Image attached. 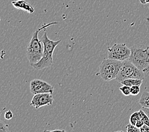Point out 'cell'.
Here are the masks:
<instances>
[{
  "mask_svg": "<svg viewBox=\"0 0 149 132\" xmlns=\"http://www.w3.org/2000/svg\"><path fill=\"white\" fill-rule=\"evenodd\" d=\"M142 110H143L146 114L148 116V117H149V108H146V107H142Z\"/></svg>",
  "mask_w": 149,
  "mask_h": 132,
  "instance_id": "22",
  "label": "cell"
},
{
  "mask_svg": "<svg viewBox=\"0 0 149 132\" xmlns=\"http://www.w3.org/2000/svg\"><path fill=\"white\" fill-rule=\"evenodd\" d=\"M12 4L15 8L21 10L22 11L28 12L29 13H33L35 12V9L33 6L26 2L24 0H17V1H12Z\"/></svg>",
  "mask_w": 149,
  "mask_h": 132,
  "instance_id": "9",
  "label": "cell"
},
{
  "mask_svg": "<svg viewBox=\"0 0 149 132\" xmlns=\"http://www.w3.org/2000/svg\"><path fill=\"white\" fill-rule=\"evenodd\" d=\"M140 92V86H133L131 87V95L133 96L138 95Z\"/></svg>",
  "mask_w": 149,
  "mask_h": 132,
  "instance_id": "15",
  "label": "cell"
},
{
  "mask_svg": "<svg viewBox=\"0 0 149 132\" xmlns=\"http://www.w3.org/2000/svg\"><path fill=\"white\" fill-rule=\"evenodd\" d=\"M139 104L143 107L149 108V92L144 91L142 93L140 99L139 100Z\"/></svg>",
  "mask_w": 149,
  "mask_h": 132,
  "instance_id": "11",
  "label": "cell"
},
{
  "mask_svg": "<svg viewBox=\"0 0 149 132\" xmlns=\"http://www.w3.org/2000/svg\"><path fill=\"white\" fill-rule=\"evenodd\" d=\"M8 125L5 124L3 121L0 120V132H10Z\"/></svg>",
  "mask_w": 149,
  "mask_h": 132,
  "instance_id": "16",
  "label": "cell"
},
{
  "mask_svg": "<svg viewBox=\"0 0 149 132\" xmlns=\"http://www.w3.org/2000/svg\"><path fill=\"white\" fill-rule=\"evenodd\" d=\"M13 116V115L12 112L10 110H9L8 111H6V113H5V118L6 120H10L12 119Z\"/></svg>",
  "mask_w": 149,
  "mask_h": 132,
  "instance_id": "18",
  "label": "cell"
},
{
  "mask_svg": "<svg viewBox=\"0 0 149 132\" xmlns=\"http://www.w3.org/2000/svg\"><path fill=\"white\" fill-rule=\"evenodd\" d=\"M41 41L43 45V53L42 59L36 64H31V66L36 70H42L52 66L53 61V53L56 46L61 41V40H50L47 36V31H45L42 36Z\"/></svg>",
  "mask_w": 149,
  "mask_h": 132,
  "instance_id": "2",
  "label": "cell"
},
{
  "mask_svg": "<svg viewBox=\"0 0 149 132\" xmlns=\"http://www.w3.org/2000/svg\"><path fill=\"white\" fill-rule=\"evenodd\" d=\"M43 132H68L65 130H45Z\"/></svg>",
  "mask_w": 149,
  "mask_h": 132,
  "instance_id": "21",
  "label": "cell"
},
{
  "mask_svg": "<svg viewBox=\"0 0 149 132\" xmlns=\"http://www.w3.org/2000/svg\"><path fill=\"white\" fill-rule=\"evenodd\" d=\"M140 120H141V115H140V111H136L131 114V116L130 118V123L132 125L135 126V124H136L137 122Z\"/></svg>",
  "mask_w": 149,
  "mask_h": 132,
  "instance_id": "12",
  "label": "cell"
},
{
  "mask_svg": "<svg viewBox=\"0 0 149 132\" xmlns=\"http://www.w3.org/2000/svg\"><path fill=\"white\" fill-rule=\"evenodd\" d=\"M131 55V49L125 43H116L108 48V59L123 61L127 60Z\"/></svg>",
  "mask_w": 149,
  "mask_h": 132,
  "instance_id": "6",
  "label": "cell"
},
{
  "mask_svg": "<svg viewBox=\"0 0 149 132\" xmlns=\"http://www.w3.org/2000/svg\"><path fill=\"white\" fill-rule=\"evenodd\" d=\"M53 101L54 99L52 93H38L34 95L30 105L35 107V109H39L43 106H50L52 104Z\"/></svg>",
  "mask_w": 149,
  "mask_h": 132,
  "instance_id": "8",
  "label": "cell"
},
{
  "mask_svg": "<svg viewBox=\"0 0 149 132\" xmlns=\"http://www.w3.org/2000/svg\"><path fill=\"white\" fill-rule=\"evenodd\" d=\"M138 132H141V131H140H140H139Z\"/></svg>",
  "mask_w": 149,
  "mask_h": 132,
  "instance_id": "26",
  "label": "cell"
},
{
  "mask_svg": "<svg viewBox=\"0 0 149 132\" xmlns=\"http://www.w3.org/2000/svg\"><path fill=\"white\" fill-rule=\"evenodd\" d=\"M123 62L113 59H104L100 66L99 75L105 81L116 79Z\"/></svg>",
  "mask_w": 149,
  "mask_h": 132,
  "instance_id": "4",
  "label": "cell"
},
{
  "mask_svg": "<svg viewBox=\"0 0 149 132\" xmlns=\"http://www.w3.org/2000/svg\"><path fill=\"white\" fill-rule=\"evenodd\" d=\"M141 132H149V126L147 124H144L143 126L140 128Z\"/></svg>",
  "mask_w": 149,
  "mask_h": 132,
  "instance_id": "19",
  "label": "cell"
},
{
  "mask_svg": "<svg viewBox=\"0 0 149 132\" xmlns=\"http://www.w3.org/2000/svg\"><path fill=\"white\" fill-rule=\"evenodd\" d=\"M30 91L33 95L45 93H54V87L46 81L41 79H33L30 83Z\"/></svg>",
  "mask_w": 149,
  "mask_h": 132,
  "instance_id": "7",
  "label": "cell"
},
{
  "mask_svg": "<svg viewBox=\"0 0 149 132\" xmlns=\"http://www.w3.org/2000/svg\"><path fill=\"white\" fill-rule=\"evenodd\" d=\"M145 1L147 3H149V0H145Z\"/></svg>",
  "mask_w": 149,
  "mask_h": 132,
  "instance_id": "24",
  "label": "cell"
},
{
  "mask_svg": "<svg viewBox=\"0 0 149 132\" xmlns=\"http://www.w3.org/2000/svg\"><path fill=\"white\" fill-rule=\"evenodd\" d=\"M139 111H140L141 115V120L144 122L145 124H147L148 126H149V117H148L146 113H145L142 109H140Z\"/></svg>",
  "mask_w": 149,
  "mask_h": 132,
  "instance_id": "14",
  "label": "cell"
},
{
  "mask_svg": "<svg viewBox=\"0 0 149 132\" xmlns=\"http://www.w3.org/2000/svg\"><path fill=\"white\" fill-rule=\"evenodd\" d=\"M58 23L57 22H51L43 25L41 28L37 29L34 32L32 38L27 46L26 55L30 64H33L39 62L42 59L43 53V45H42V41L38 38V34L42 30H45L50 26Z\"/></svg>",
  "mask_w": 149,
  "mask_h": 132,
  "instance_id": "1",
  "label": "cell"
},
{
  "mask_svg": "<svg viewBox=\"0 0 149 132\" xmlns=\"http://www.w3.org/2000/svg\"><path fill=\"white\" fill-rule=\"evenodd\" d=\"M114 132H124L123 131H114Z\"/></svg>",
  "mask_w": 149,
  "mask_h": 132,
  "instance_id": "25",
  "label": "cell"
},
{
  "mask_svg": "<svg viewBox=\"0 0 149 132\" xmlns=\"http://www.w3.org/2000/svg\"><path fill=\"white\" fill-rule=\"evenodd\" d=\"M127 132H138L140 131V128H138L134 125H132L131 124H128L126 126Z\"/></svg>",
  "mask_w": 149,
  "mask_h": 132,
  "instance_id": "17",
  "label": "cell"
},
{
  "mask_svg": "<svg viewBox=\"0 0 149 132\" xmlns=\"http://www.w3.org/2000/svg\"><path fill=\"white\" fill-rule=\"evenodd\" d=\"M142 83H143V80L139 79H127L120 82V83L123 84V85H126L130 87H131L133 86H140Z\"/></svg>",
  "mask_w": 149,
  "mask_h": 132,
  "instance_id": "10",
  "label": "cell"
},
{
  "mask_svg": "<svg viewBox=\"0 0 149 132\" xmlns=\"http://www.w3.org/2000/svg\"><path fill=\"white\" fill-rule=\"evenodd\" d=\"M128 60L143 73H149V46L133 45Z\"/></svg>",
  "mask_w": 149,
  "mask_h": 132,
  "instance_id": "3",
  "label": "cell"
},
{
  "mask_svg": "<svg viewBox=\"0 0 149 132\" xmlns=\"http://www.w3.org/2000/svg\"><path fill=\"white\" fill-rule=\"evenodd\" d=\"M0 115H1V113H0Z\"/></svg>",
  "mask_w": 149,
  "mask_h": 132,
  "instance_id": "27",
  "label": "cell"
},
{
  "mask_svg": "<svg viewBox=\"0 0 149 132\" xmlns=\"http://www.w3.org/2000/svg\"><path fill=\"white\" fill-rule=\"evenodd\" d=\"M140 3H141V4H143V5H146L147 4V3L145 2V0H140Z\"/></svg>",
  "mask_w": 149,
  "mask_h": 132,
  "instance_id": "23",
  "label": "cell"
},
{
  "mask_svg": "<svg viewBox=\"0 0 149 132\" xmlns=\"http://www.w3.org/2000/svg\"><path fill=\"white\" fill-rule=\"evenodd\" d=\"M127 79H144V74L128 59L123 62L121 68L119 70L116 80L120 83Z\"/></svg>",
  "mask_w": 149,
  "mask_h": 132,
  "instance_id": "5",
  "label": "cell"
},
{
  "mask_svg": "<svg viewBox=\"0 0 149 132\" xmlns=\"http://www.w3.org/2000/svg\"><path fill=\"white\" fill-rule=\"evenodd\" d=\"M119 90L121 91L122 93H123L124 96L129 97L131 95V87L126 86V85H123L119 88Z\"/></svg>",
  "mask_w": 149,
  "mask_h": 132,
  "instance_id": "13",
  "label": "cell"
},
{
  "mask_svg": "<svg viewBox=\"0 0 149 132\" xmlns=\"http://www.w3.org/2000/svg\"><path fill=\"white\" fill-rule=\"evenodd\" d=\"M145 124V123H144V122L142 121L141 120H139L137 123H136V124H135V126L136 127H137L138 128H141L142 126H143V125Z\"/></svg>",
  "mask_w": 149,
  "mask_h": 132,
  "instance_id": "20",
  "label": "cell"
}]
</instances>
